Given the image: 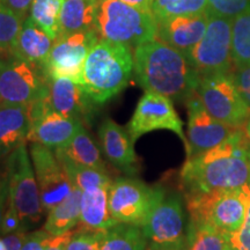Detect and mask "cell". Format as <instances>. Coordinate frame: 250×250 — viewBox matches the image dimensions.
<instances>
[{"mask_svg": "<svg viewBox=\"0 0 250 250\" xmlns=\"http://www.w3.org/2000/svg\"><path fill=\"white\" fill-rule=\"evenodd\" d=\"M181 182L184 192L237 189L250 184V138L237 129L220 145L187 159Z\"/></svg>", "mask_w": 250, "mask_h": 250, "instance_id": "cell-1", "label": "cell"}, {"mask_svg": "<svg viewBox=\"0 0 250 250\" xmlns=\"http://www.w3.org/2000/svg\"><path fill=\"white\" fill-rule=\"evenodd\" d=\"M134 76L145 92L186 102L197 92L201 74L180 50L159 39L134 48Z\"/></svg>", "mask_w": 250, "mask_h": 250, "instance_id": "cell-2", "label": "cell"}, {"mask_svg": "<svg viewBox=\"0 0 250 250\" xmlns=\"http://www.w3.org/2000/svg\"><path fill=\"white\" fill-rule=\"evenodd\" d=\"M134 68L130 46L102 40L87 56L81 87L98 104H103L129 85Z\"/></svg>", "mask_w": 250, "mask_h": 250, "instance_id": "cell-3", "label": "cell"}, {"mask_svg": "<svg viewBox=\"0 0 250 250\" xmlns=\"http://www.w3.org/2000/svg\"><path fill=\"white\" fill-rule=\"evenodd\" d=\"M190 219L213 225L226 236L240 229L250 202L249 186L228 190L184 192Z\"/></svg>", "mask_w": 250, "mask_h": 250, "instance_id": "cell-4", "label": "cell"}, {"mask_svg": "<svg viewBox=\"0 0 250 250\" xmlns=\"http://www.w3.org/2000/svg\"><path fill=\"white\" fill-rule=\"evenodd\" d=\"M158 23L152 12L120 0H99L95 30L100 39L136 48L156 39Z\"/></svg>", "mask_w": 250, "mask_h": 250, "instance_id": "cell-5", "label": "cell"}, {"mask_svg": "<svg viewBox=\"0 0 250 250\" xmlns=\"http://www.w3.org/2000/svg\"><path fill=\"white\" fill-rule=\"evenodd\" d=\"M8 199L17 208L23 230L37 226L43 218L40 190L26 144L7 155Z\"/></svg>", "mask_w": 250, "mask_h": 250, "instance_id": "cell-6", "label": "cell"}, {"mask_svg": "<svg viewBox=\"0 0 250 250\" xmlns=\"http://www.w3.org/2000/svg\"><path fill=\"white\" fill-rule=\"evenodd\" d=\"M165 196L162 188L151 187L138 179L120 177L109 187V208L120 224L143 227Z\"/></svg>", "mask_w": 250, "mask_h": 250, "instance_id": "cell-7", "label": "cell"}, {"mask_svg": "<svg viewBox=\"0 0 250 250\" xmlns=\"http://www.w3.org/2000/svg\"><path fill=\"white\" fill-rule=\"evenodd\" d=\"M197 94L214 118L233 127H243L250 120V108L236 88L230 72L201 77Z\"/></svg>", "mask_w": 250, "mask_h": 250, "instance_id": "cell-8", "label": "cell"}, {"mask_svg": "<svg viewBox=\"0 0 250 250\" xmlns=\"http://www.w3.org/2000/svg\"><path fill=\"white\" fill-rule=\"evenodd\" d=\"M49 95L44 67L9 56L0 64V103L28 105Z\"/></svg>", "mask_w": 250, "mask_h": 250, "instance_id": "cell-9", "label": "cell"}, {"mask_svg": "<svg viewBox=\"0 0 250 250\" xmlns=\"http://www.w3.org/2000/svg\"><path fill=\"white\" fill-rule=\"evenodd\" d=\"M186 56L201 77L232 71V19L210 13L204 36Z\"/></svg>", "mask_w": 250, "mask_h": 250, "instance_id": "cell-10", "label": "cell"}, {"mask_svg": "<svg viewBox=\"0 0 250 250\" xmlns=\"http://www.w3.org/2000/svg\"><path fill=\"white\" fill-rule=\"evenodd\" d=\"M100 41L95 29L57 37L44 65L48 78H67L81 85L83 64L93 46Z\"/></svg>", "mask_w": 250, "mask_h": 250, "instance_id": "cell-11", "label": "cell"}, {"mask_svg": "<svg viewBox=\"0 0 250 250\" xmlns=\"http://www.w3.org/2000/svg\"><path fill=\"white\" fill-rule=\"evenodd\" d=\"M134 143L144 134L155 130H169L179 136L184 147L188 148L183 122L175 110L173 100L161 94L145 92L137 103V107L126 126Z\"/></svg>", "mask_w": 250, "mask_h": 250, "instance_id": "cell-12", "label": "cell"}, {"mask_svg": "<svg viewBox=\"0 0 250 250\" xmlns=\"http://www.w3.org/2000/svg\"><path fill=\"white\" fill-rule=\"evenodd\" d=\"M188 111L187 159L220 145L240 127L218 121L206 110L197 92L186 101Z\"/></svg>", "mask_w": 250, "mask_h": 250, "instance_id": "cell-13", "label": "cell"}, {"mask_svg": "<svg viewBox=\"0 0 250 250\" xmlns=\"http://www.w3.org/2000/svg\"><path fill=\"white\" fill-rule=\"evenodd\" d=\"M29 154L39 186L41 202L44 211L49 212L70 195L73 190V184L51 148L33 143Z\"/></svg>", "mask_w": 250, "mask_h": 250, "instance_id": "cell-14", "label": "cell"}, {"mask_svg": "<svg viewBox=\"0 0 250 250\" xmlns=\"http://www.w3.org/2000/svg\"><path fill=\"white\" fill-rule=\"evenodd\" d=\"M186 211L179 193L164 197L149 214L142 229L147 241L176 242L186 239Z\"/></svg>", "mask_w": 250, "mask_h": 250, "instance_id": "cell-15", "label": "cell"}, {"mask_svg": "<svg viewBox=\"0 0 250 250\" xmlns=\"http://www.w3.org/2000/svg\"><path fill=\"white\" fill-rule=\"evenodd\" d=\"M49 99L52 110L83 125L92 124L96 105L79 83L67 78H49Z\"/></svg>", "mask_w": 250, "mask_h": 250, "instance_id": "cell-16", "label": "cell"}, {"mask_svg": "<svg viewBox=\"0 0 250 250\" xmlns=\"http://www.w3.org/2000/svg\"><path fill=\"white\" fill-rule=\"evenodd\" d=\"M208 17L210 12L206 11L159 19L156 39L187 55L204 36Z\"/></svg>", "mask_w": 250, "mask_h": 250, "instance_id": "cell-17", "label": "cell"}, {"mask_svg": "<svg viewBox=\"0 0 250 250\" xmlns=\"http://www.w3.org/2000/svg\"><path fill=\"white\" fill-rule=\"evenodd\" d=\"M99 137L102 151L112 166L126 174L136 173L138 159L126 129L108 117L100 124Z\"/></svg>", "mask_w": 250, "mask_h": 250, "instance_id": "cell-18", "label": "cell"}, {"mask_svg": "<svg viewBox=\"0 0 250 250\" xmlns=\"http://www.w3.org/2000/svg\"><path fill=\"white\" fill-rule=\"evenodd\" d=\"M83 126V124L76 118L51 110L30 125L27 140L56 149L67 145Z\"/></svg>", "mask_w": 250, "mask_h": 250, "instance_id": "cell-19", "label": "cell"}, {"mask_svg": "<svg viewBox=\"0 0 250 250\" xmlns=\"http://www.w3.org/2000/svg\"><path fill=\"white\" fill-rule=\"evenodd\" d=\"M54 43L55 40L42 27L30 17H27L21 26L11 56L44 67Z\"/></svg>", "mask_w": 250, "mask_h": 250, "instance_id": "cell-20", "label": "cell"}, {"mask_svg": "<svg viewBox=\"0 0 250 250\" xmlns=\"http://www.w3.org/2000/svg\"><path fill=\"white\" fill-rule=\"evenodd\" d=\"M30 125L27 105L0 103V158L24 144Z\"/></svg>", "mask_w": 250, "mask_h": 250, "instance_id": "cell-21", "label": "cell"}, {"mask_svg": "<svg viewBox=\"0 0 250 250\" xmlns=\"http://www.w3.org/2000/svg\"><path fill=\"white\" fill-rule=\"evenodd\" d=\"M80 221L85 228L108 230L118 225L109 208V187L85 190L81 195Z\"/></svg>", "mask_w": 250, "mask_h": 250, "instance_id": "cell-22", "label": "cell"}, {"mask_svg": "<svg viewBox=\"0 0 250 250\" xmlns=\"http://www.w3.org/2000/svg\"><path fill=\"white\" fill-rule=\"evenodd\" d=\"M98 8L99 0H64L58 37L78 31L95 29Z\"/></svg>", "mask_w": 250, "mask_h": 250, "instance_id": "cell-23", "label": "cell"}, {"mask_svg": "<svg viewBox=\"0 0 250 250\" xmlns=\"http://www.w3.org/2000/svg\"><path fill=\"white\" fill-rule=\"evenodd\" d=\"M83 191L73 187L70 195L48 212L44 230L51 235H61L77 227L80 221V202Z\"/></svg>", "mask_w": 250, "mask_h": 250, "instance_id": "cell-24", "label": "cell"}, {"mask_svg": "<svg viewBox=\"0 0 250 250\" xmlns=\"http://www.w3.org/2000/svg\"><path fill=\"white\" fill-rule=\"evenodd\" d=\"M55 154L64 156L76 164L86 166V167L95 168L99 170H105V165L103 162L101 152L94 140L87 133L83 125L74 138L67 145L55 149Z\"/></svg>", "mask_w": 250, "mask_h": 250, "instance_id": "cell-25", "label": "cell"}, {"mask_svg": "<svg viewBox=\"0 0 250 250\" xmlns=\"http://www.w3.org/2000/svg\"><path fill=\"white\" fill-rule=\"evenodd\" d=\"M227 236L213 225L190 219L186 233V250H224Z\"/></svg>", "mask_w": 250, "mask_h": 250, "instance_id": "cell-26", "label": "cell"}, {"mask_svg": "<svg viewBox=\"0 0 250 250\" xmlns=\"http://www.w3.org/2000/svg\"><path fill=\"white\" fill-rule=\"evenodd\" d=\"M147 239L142 227L118 224L105 230L99 250H145Z\"/></svg>", "mask_w": 250, "mask_h": 250, "instance_id": "cell-27", "label": "cell"}, {"mask_svg": "<svg viewBox=\"0 0 250 250\" xmlns=\"http://www.w3.org/2000/svg\"><path fill=\"white\" fill-rule=\"evenodd\" d=\"M56 156L62 164L65 173L67 174L73 187L80 189L81 191L95 189V188L110 187L111 180L107 171L76 164V162L67 158H64V156Z\"/></svg>", "mask_w": 250, "mask_h": 250, "instance_id": "cell-28", "label": "cell"}, {"mask_svg": "<svg viewBox=\"0 0 250 250\" xmlns=\"http://www.w3.org/2000/svg\"><path fill=\"white\" fill-rule=\"evenodd\" d=\"M232 57L234 66L250 64V9L232 19Z\"/></svg>", "mask_w": 250, "mask_h": 250, "instance_id": "cell-29", "label": "cell"}, {"mask_svg": "<svg viewBox=\"0 0 250 250\" xmlns=\"http://www.w3.org/2000/svg\"><path fill=\"white\" fill-rule=\"evenodd\" d=\"M64 0H33L30 15L35 22L49 34L52 40L59 35V21Z\"/></svg>", "mask_w": 250, "mask_h": 250, "instance_id": "cell-30", "label": "cell"}, {"mask_svg": "<svg viewBox=\"0 0 250 250\" xmlns=\"http://www.w3.org/2000/svg\"><path fill=\"white\" fill-rule=\"evenodd\" d=\"M208 9V0H153L152 13L156 20L175 15L196 14Z\"/></svg>", "mask_w": 250, "mask_h": 250, "instance_id": "cell-31", "label": "cell"}, {"mask_svg": "<svg viewBox=\"0 0 250 250\" xmlns=\"http://www.w3.org/2000/svg\"><path fill=\"white\" fill-rule=\"evenodd\" d=\"M23 20L15 14L6 0H0V49L12 55Z\"/></svg>", "mask_w": 250, "mask_h": 250, "instance_id": "cell-32", "label": "cell"}, {"mask_svg": "<svg viewBox=\"0 0 250 250\" xmlns=\"http://www.w3.org/2000/svg\"><path fill=\"white\" fill-rule=\"evenodd\" d=\"M105 230H94L81 227L74 233L67 243L66 250H99Z\"/></svg>", "mask_w": 250, "mask_h": 250, "instance_id": "cell-33", "label": "cell"}, {"mask_svg": "<svg viewBox=\"0 0 250 250\" xmlns=\"http://www.w3.org/2000/svg\"><path fill=\"white\" fill-rule=\"evenodd\" d=\"M250 9V0H208V11L212 14L220 15L228 19Z\"/></svg>", "mask_w": 250, "mask_h": 250, "instance_id": "cell-34", "label": "cell"}, {"mask_svg": "<svg viewBox=\"0 0 250 250\" xmlns=\"http://www.w3.org/2000/svg\"><path fill=\"white\" fill-rule=\"evenodd\" d=\"M227 243L234 250H250V202L242 226L233 235L227 236Z\"/></svg>", "mask_w": 250, "mask_h": 250, "instance_id": "cell-35", "label": "cell"}, {"mask_svg": "<svg viewBox=\"0 0 250 250\" xmlns=\"http://www.w3.org/2000/svg\"><path fill=\"white\" fill-rule=\"evenodd\" d=\"M232 77L242 99L250 108V64L234 66Z\"/></svg>", "mask_w": 250, "mask_h": 250, "instance_id": "cell-36", "label": "cell"}, {"mask_svg": "<svg viewBox=\"0 0 250 250\" xmlns=\"http://www.w3.org/2000/svg\"><path fill=\"white\" fill-rule=\"evenodd\" d=\"M18 230H23L22 225H21V220L20 217H19L17 208H14V205L8 199L4 217H2L0 235H7V234L18 232Z\"/></svg>", "mask_w": 250, "mask_h": 250, "instance_id": "cell-37", "label": "cell"}, {"mask_svg": "<svg viewBox=\"0 0 250 250\" xmlns=\"http://www.w3.org/2000/svg\"><path fill=\"white\" fill-rule=\"evenodd\" d=\"M50 235L51 234H49L44 229L27 234L21 250H45Z\"/></svg>", "mask_w": 250, "mask_h": 250, "instance_id": "cell-38", "label": "cell"}, {"mask_svg": "<svg viewBox=\"0 0 250 250\" xmlns=\"http://www.w3.org/2000/svg\"><path fill=\"white\" fill-rule=\"evenodd\" d=\"M26 237V230H18L7 235H2L0 237V250H21Z\"/></svg>", "mask_w": 250, "mask_h": 250, "instance_id": "cell-39", "label": "cell"}, {"mask_svg": "<svg viewBox=\"0 0 250 250\" xmlns=\"http://www.w3.org/2000/svg\"><path fill=\"white\" fill-rule=\"evenodd\" d=\"M73 233L74 228L66 233L61 234V235H50L45 250H66L67 243L70 241L72 235H73Z\"/></svg>", "mask_w": 250, "mask_h": 250, "instance_id": "cell-40", "label": "cell"}, {"mask_svg": "<svg viewBox=\"0 0 250 250\" xmlns=\"http://www.w3.org/2000/svg\"><path fill=\"white\" fill-rule=\"evenodd\" d=\"M9 7L15 14H18L22 20L28 17V13L30 12L33 0H6Z\"/></svg>", "mask_w": 250, "mask_h": 250, "instance_id": "cell-41", "label": "cell"}, {"mask_svg": "<svg viewBox=\"0 0 250 250\" xmlns=\"http://www.w3.org/2000/svg\"><path fill=\"white\" fill-rule=\"evenodd\" d=\"M145 250H186V239L176 242H153L149 241Z\"/></svg>", "mask_w": 250, "mask_h": 250, "instance_id": "cell-42", "label": "cell"}, {"mask_svg": "<svg viewBox=\"0 0 250 250\" xmlns=\"http://www.w3.org/2000/svg\"><path fill=\"white\" fill-rule=\"evenodd\" d=\"M7 201H8V184H7V180H4L2 182H0V229H1L2 217H4Z\"/></svg>", "mask_w": 250, "mask_h": 250, "instance_id": "cell-43", "label": "cell"}, {"mask_svg": "<svg viewBox=\"0 0 250 250\" xmlns=\"http://www.w3.org/2000/svg\"><path fill=\"white\" fill-rule=\"evenodd\" d=\"M125 4L134 6V7L143 9V11H148L152 12V4L153 0H120Z\"/></svg>", "mask_w": 250, "mask_h": 250, "instance_id": "cell-44", "label": "cell"}, {"mask_svg": "<svg viewBox=\"0 0 250 250\" xmlns=\"http://www.w3.org/2000/svg\"><path fill=\"white\" fill-rule=\"evenodd\" d=\"M243 130H245V132L247 133V136H248L249 138H250V120L247 122L245 126H243Z\"/></svg>", "mask_w": 250, "mask_h": 250, "instance_id": "cell-45", "label": "cell"}, {"mask_svg": "<svg viewBox=\"0 0 250 250\" xmlns=\"http://www.w3.org/2000/svg\"><path fill=\"white\" fill-rule=\"evenodd\" d=\"M224 250H234L233 248H232V247H230L229 245H228V243H227V245H226V247H225V249Z\"/></svg>", "mask_w": 250, "mask_h": 250, "instance_id": "cell-46", "label": "cell"}, {"mask_svg": "<svg viewBox=\"0 0 250 250\" xmlns=\"http://www.w3.org/2000/svg\"><path fill=\"white\" fill-rule=\"evenodd\" d=\"M1 54H4V52H2V51H1V49H0V64H1V62L4 61V59L1 58Z\"/></svg>", "mask_w": 250, "mask_h": 250, "instance_id": "cell-47", "label": "cell"}]
</instances>
